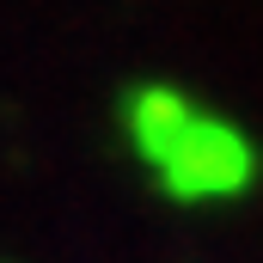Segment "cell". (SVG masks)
Wrapping results in <instances>:
<instances>
[{
  "mask_svg": "<svg viewBox=\"0 0 263 263\" xmlns=\"http://www.w3.org/2000/svg\"><path fill=\"white\" fill-rule=\"evenodd\" d=\"M141 141L153 153V165L165 172V184L178 196H227L245 178V153L239 141L208 123V117H184L178 104H165L159 117L141 123Z\"/></svg>",
  "mask_w": 263,
  "mask_h": 263,
  "instance_id": "6da1fadb",
  "label": "cell"
}]
</instances>
